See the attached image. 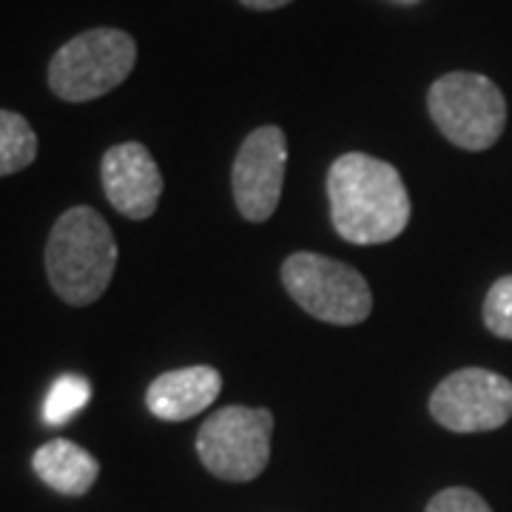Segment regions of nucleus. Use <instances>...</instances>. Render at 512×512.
I'll return each mask as SVG.
<instances>
[{"mask_svg":"<svg viewBox=\"0 0 512 512\" xmlns=\"http://www.w3.org/2000/svg\"><path fill=\"white\" fill-rule=\"evenodd\" d=\"M427 109L439 131L464 151L493 148L507 126V100L490 77L450 72L427 92Z\"/></svg>","mask_w":512,"mask_h":512,"instance_id":"obj_4","label":"nucleus"},{"mask_svg":"<svg viewBox=\"0 0 512 512\" xmlns=\"http://www.w3.org/2000/svg\"><path fill=\"white\" fill-rule=\"evenodd\" d=\"M282 285L291 299L328 325H359L373 311V293L367 279L330 256L299 251L282 265Z\"/></svg>","mask_w":512,"mask_h":512,"instance_id":"obj_5","label":"nucleus"},{"mask_svg":"<svg viewBox=\"0 0 512 512\" xmlns=\"http://www.w3.org/2000/svg\"><path fill=\"white\" fill-rule=\"evenodd\" d=\"M37 134L18 111L0 109V177L18 174L35 163Z\"/></svg>","mask_w":512,"mask_h":512,"instance_id":"obj_12","label":"nucleus"},{"mask_svg":"<svg viewBox=\"0 0 512 512\" xmlns=\"http://www.w3.org/2000/svg\"><path fill=\"white\" fill-rule=\"evenodd\" d=\"M430 416L450 433H487L512 419V382L484 367L450 373L430 396Z\"/></svg>","mask_w":512,"mask_h":512,"instance_id":"obj_7","label":"nucleus"},{"mask_svg":"<svg viewBox=\"0 0 512 512\" xmlns=\"http://www.w3.org/2000/svg\"><path fill=\"white\" fill-rule=\"evenodd\" d=\"M484 325L498 339H512V274L495 279L484 299Z\"/></svg>","mask_w":512,"mask_h":512,"instance_id":"obj_14","label":"nucleus"},{"mask_svg":"<svg viewBox=\"0 0 512 512\" xmlns=\"http://www.w3.org/2000/svg\"><path fill=\"white\" fill-rule=\"evenodd\" d=\"M117 256V239L103 214L89 205H74L57 217L43 265L52 291L66 305L86 308L109 288Z\"/></svg>","mask_w":512,"mask_h":512,"instance_id":"obj_2","label":"nucleus"},{"mask_svg":"<svg viewBox=\"0 0 512 512\" xmlns=\"http://www.w3.org/2000/svg\"><path fill=\"white\" fill-rule=\"evenodd\" d=\"M274 413L265 407L231 404L211 413L197 436V456L222 481H254L271 461Z\"/></svg>","mask_w":512,"mask_h":512,"instance_id":"obj_6","label":"nucleus"},{"mask_svg":"<svg viewBox=\"0 0 512 512\" xmlns=\"http://www.w3.org/2000/svg\"><path fill=\"white\" fill-rule=\"evenodd\" d=\"M106 200L128 220H148L163 197V174L143 143L111 146L100 160Z\"/></svg>","mask_w":512,"mask_h":512,"instance_id":"obj_9","label":"nucleus"},{"mask_svg":"<svg viewBox=\"0 0 512 512\" xmlns=\"http://www.w3.org/2000/svg\"><path fill=\"white\" fill-rule=\"evenodd\" d=\"M288 165V140L279 126H262L245 137L234 160V200L239 214L248 222H265L274 217L282 200Z\"/></svg>","mask_w":512,"mask_h":512,"instance_id":"obj_8","label":"nucleus"},{"mask_svg":"<svg viewBox=\"0 0 512 512\" xmlns=\"http://www.w3.org/2000/svg\"><path fill=\"white\" fill-rule=\"evenodd\" d=\"M220 390L222 376L217 367H180V370H168L148 384L146 407L151 416L163 421L194 419L217 402Z\"/></svg>","mask_w":512,"mask_h":512,"instance_id":"obj_10","label":"nucleus"},{"mask_svg":"<svg viewBox=\"0 0 512 512\" xmlns=\"http://www.w3.org/2000/svg\"><path fill=\"white\" fill-rule=\"evenodd\" d=\"M32 470L55 493L80 498L92 490L94 481L100 476V461L74 441L52 439L35 450Z\"/></svg>","mask_w":512,"mask_h":512,"instance_id":"obj_11","label":"nucleus"},{"mask_svg":"<svg viewBox=\"0 0 512 512\" xmlns=\"http://www.w3.org/2000/svg\"><path fill=\"white\" fill-rule=\"evenodd\" d=\"M242 6H248V9H254V12H271V9H282V6H288L291 0H239Z\"/></svg>","mask_w":512,"mask_h":512,"instance_id":"obj_16","label":"nucleus"},{"mask_svg":"<svg viewBox=\"0 0 512 512\" xmlns=\"http://www.w3.org/2000/svg\"><path fill=\"white\" fill-rule=\"evenodd\" d=\"M330 220L353 245H382L410 222V197L402 174L384 160L350 151L328 171Z\"/></svg>","mask_w":512,"mask_h":512,"instance_id":"obj_1","label":"nucleus"},{"mask_svg":"<svg viewBox=\"0 0 512 512\" xmlns=\"http://www.w3.org/2000/svg\"><path fill=\"white\" fill-rule=\"evenodd\" d=\"M89 402H92V382L77 373H63L49 387V396L43 402V419L52 427H60L72 421Z\"/></svg>","mask_w":512,"mask_h":512,"instance_id":"obj_13","label":"nucleus"},{"mask_svg":"<svg viewBox=\"0 0 512 512\" xmlns=\"http://www.w3.org/2000/svg\"><path fill=\"white\" fill-rule=\"evenodd\" d=\"M137 63V43L123 29H89L63 43L49 63V89L66 103L114 92Z\"/></svg>","mask_w":512,"mask_h":512,"instance_id":"obj_3","label":"nucleus"},{"mask_svg":"<svg viewBox=\"0 0 512 512\" xmlns=\"http://www.w3.org/2000/svg\"><path fill=\"white\" fill-rule=\"evenodd\" d=\"M424 512H493L490 504L467 487H447L439 495H433V501L427 504Z\"/></svg>","mask_w":512,"mask_h":512,"instance_id":"obj_15","label":"nucleus"}]
</instances>
